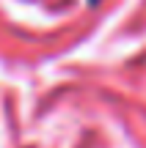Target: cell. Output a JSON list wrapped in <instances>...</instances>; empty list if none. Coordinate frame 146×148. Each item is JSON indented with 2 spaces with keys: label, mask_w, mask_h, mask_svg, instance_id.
Instances as JSON below:
<instances>
[{
  "label": "cell",
  "mask_w": 146,
  "mask_h": 148,
  "mask_svg": "<svg viewBox=\"0 0 146 148\" xmlns=\"http://www.w3.org/2000/svg\"><path fill=\"white\" fill-rule=\"evenodd\" d=\"M91 3H97V0H91Z\"/></svg>",
  "instance_id": "cell-1"
}]
</instances>
